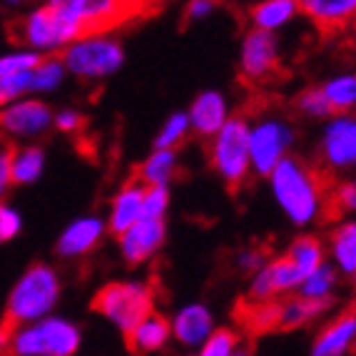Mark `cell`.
Here are the masks:
<instances>
[{"label":"cell","instance_id":"6da1fadb","mask_svg":"<svg viewBox=\"0 0 356 356\" xmlns=\"http://www.w3.org/2000/svg\"><path fill=\"white\" fill-rule=\"evenodd\" d=\"M60 280L48 264H33L13 286L6 312L0 316V356H10V344L15 334L28 324H35L58 304Z\"/></svg>","mask_w":356,"mask_h":356},{"label":"cell","instance_id":"7a4b0ae2","mask_svg":"<svg viewBox=\"0 0 356 356\" xmlns=\"http://www.w3.org/2000/svg\"><path fill=\"white\" fill-rule=\"evenodd\" d=\"M267 179L274 200L291 225L307 227L321 217L327 195H324V184L314 167L286 154L269 172Z\"/></svg>","mask_w":356,"mask_h":356},{"label":"cell","instance_id":"3957f363","mask_svg":"<svg viewBox=\"0 0 356 356\" xmlns=\"http://www.w3.org/2000/svg\"><path fill=\"white\" fill-rule=\"evenodd\" d=\"M83 38H88L85 25L53 6L38 8L13 25V40L33 50H60Z\"/></svg>","mask_w":356,"mask_h":356},{"label":"cell","instance_id":"277c9868","mask_svg":"<svg viewBox=\"0 0 356 356\" xmlns=\"http://www.w3.org/2000/svg\"><path fill=\"white\" fill-rule=\"evenodd\" d=\"M160 0H48V6L67 13L85 25L90 35H107L120 25L143 18Z\"/></svg>","mask_w":356,"mask_h":356},{"label":"cell","instance_id":"5b68a950","mask_svg":"<svg viewBox=\"0 0 356 356\" xmlns=\"http://www.w3.org/2000/svg\"><path fill=\"white\" fill-rule=\"evenodd\" d=\"M209 162L214 172L229 190H239L252 172L250 162V122L244 118H229L209 145Z\"/></svg>","mask_w":356,"mask_h":356},{"label":"cell","instance_id":"8992f818","mask_svg":"<svg viewBox=\"0 0 356 356\" xmlns=\"http://www.w3.org/2000/svg\"><path fill=\"white\" fill-rule=\"evenodd\" d=\"M92 309L127 337L154 312V291L143 282H110L95 294Z\"/></svg>","mask_w":356,"mask_h":356},{"label":"cell","instance_id":"52a82bcc","mask_svg":"<svg viewBox=\"0 0 356 356\" xmlns=\"http://www.w3.org/2000/svg\"><path fill=\"white\" fill-rule=\"evenodd\" d=\"M80 346V329L67 319H40L23 327L10 344V356H72Z\"/></svg>","mask_w":356,"mask_h":356},{"label":"cell","instance_id":"ba28073f","mask_svg":"<svg viewBox=\"0 0 356 356\" xmlns=\"http://www.w3.org/2000/svg\"><path fill=\"white\" fill-rule=\"evenodd\" d=\"M63 65L80 80H102L118 72L125 63V50L118 40L107 35H90L67 45Z\"/></svg>","mask_w":356,"mask_h":356},{"label":"cell","instance_id":"9c48e42d","mask_svg":"<svg viewBox=\"0 0 356 356\" xmlns=\"http://www.w3.org/2000/svg\"><path fill=\"white\" fill-rule=\"evenodd\" d=\"M294 143V127L284 118H261L250 125V162L252 172L259 177H269L274 167L289 154Z\"/></svg>","mask_w":356,"mask_h":356},{"label":"cell","instance_id":"30bf717a","mask_svg":"<svg viewBox=\"0 0 356 356\" xmlns=\"http://www.w3.org/2000/svg\"><path fill=\"white\" fill-rule=\"evenodd\" d=\"M319 162L329 172L356 170V115H337L327 122L319 143Z\"/></svg>","mask_w":356,"mask_h":356},{"label":"cell","instance_id":"8fae6325","mask_svg":"<svg viewBox=\"0 0 356 356\" xmlns=\"http://www.w3.org/2000/svg\"><path fill=\"white\" fill-rule=\"evenodd\" d=\"M280 65V42L274 33L252 28L242 40V53H239V72L244 80L261 83L269 75H274Z\"/></svg>","mask_w":356,"mask_h":356},{"label":"cell","instance_id":"7c38bea8","mask_svg":"<svg viewBox=\"0 0 356 356\" xmlns=\"http://www.w3.org/2000/svg\"><path fill=\"white\" fill-rule=\"evenodd\" d=\"M302 284V274L294 269L286 257L267 261L259 272L252 277L250 291H247V302H277V297L289 294L299 289Z\"/></svg>","mask_w":356,"mask_h":356},{"label":"cell","instance_id":"4fadbf2b","mask_svg":"<svg viewBox=\"0 0 356 356\" xmlns=\"http://www.w3.org/2000/svg\"><path fill=\"white\" fill-rule=\"evenodd\" d=\"M167 237V225L165 220H152V217H143L140 222L122 232L118 237L120 254L125 257L127 264H143V261L152 259L160 247L165 244Z\"/></svg>","mask_w":356,"mask_h":356},{"label":"cell","instance_id":"5bb4252c","mask_svg":"<svg viewBox=\"0 0 356 356\" xmlns=\"http://www.w3.org/2000/svg\"><path fill=\"white\" fill-rule=\"evenodd\" d=\"M53 118L55 115L50 113V107L45 102L23 100L0 113V130L15 137L42 135V132L53 125Z\"/></svg>","mask_w":356,"mask_h":356},{"label":"cell","instance_id":"9a60e30c","mask_svg":"<svg viewBox=\"0 0 356 356\" xmlns=\"http://www.w3.org/2000/svg\"><path fill=\"white\" fill-rule=\"evenodd\" d=\"M187 118H190L192 132L212 140V137L220 132V127L229 120L227 97L222 95L220 90H204V92H200V95L195 97V102L190 105Z\"/></svg>","mask_w":356,"mask_h":356},{"label":"cell","instance_id":"2e32d148","mask_svg":"<svg viewBox=\"0 0 356 356\" xmlns=\"http://www.w3.org/2000/svg\"><path fill=\"white\" fill-rule=\"evenodd\" d=\"M356 349V309H346L321 329L312 346V356H344Z\"/></svg>","mask_w":356,"mask_h":356},{"label":"cell","instance_id":"e0dca14e","mask_svg":"<svg viewBox=\"0 0 356 356\" xmlns=\"http://www.w3.org/2000/svg\"><path fill=\"white\" fill-rule=\"evenodd\" d=\"M143 200H145V184L140 179H132V182L120 187V192L113 197L110 217H107V229L113 232L115 237H120L135 222L143 220Z\"/></svg>","mask_w":356,"mask_h":356},{"label":"cell","instance_id":"ac0fdd59","mask_svg":"<svg viewBox=\"0 0 356 356\" xmlns=\"http://www.w3.org/2000/svg\"><path fill=\"white\" fill-rule=\"evenodd\" d=\"M105 234V222L97 217H80L67 227L58 239V254L60 257H85L100 244Z\"/></svg>","mask_w":356,"mask_h":356},{"label":"cell","instance_id":"d6986e66","mask_svg":"<svg viewBox=\"0 0 356 356\" xmlns=\"http://www.w3.org/2000/svg\"><path fill=\"white\" fill-rule=\"evenodd\" d=\"M170 324H172V337L184 346H202L214 334L212 314L202 304H187Z\"/></svg>","mask_w":356,"mask_h":356},{"label":"cell","instance_id":"ffe728a7","mask_svg":"<svg viewBox=\"0 0 356 356\" xmlns=\"http://www.w3.org/2000/svg\"><path fill=\"white\" fill-rule=\"evenodd\" d=\"M297 6L321 30H339L356 18V0H297Z\"/></svg>","mask_w":356,"mask_h":356},{"label":"cell","instance_id":"44dd1931","mask_svg":"<svg viewBox=\"0 0 356 356\" xmlns=\"http://www.w3.org/2000/svg\"><path fill=\"white\" fill-rule=\"evenodd\" d=\"M170 337H172V324L162 314L152 312V314L145 316L125 339L132 354L143 356V354H152V351H160L162 346L170 341Z\"/></svg>","mask_w":356,"mask_h":356},{"label":"cell","instance_id":"7402d4cb","mask_svg":"<svg viewBox=\"0 0 356 356\" xmlns=\"http://www.w3.org/2000/svg\"><path fill=\"white\" fill-rule=\"evenodd\" d=\"M299 15L297 0H261L252 8L250 20L257 30L277 33Z\"/></svg>","mask_w":356,"mask_h":356},{"label":"cell","instance_id":"603a6c76","mask_svg":"<svg viewBox=\"0 0 356 356\" xmlns=\"http://www.w3.org/2000/svg\"><path fill=\"white\" fill-rule=\"evenodd\" d=\"M329 252L346 277L356 280V220H346L334 227L332 237H329Z\"/></svg>","mask_w":356,"mask_h":356},{"label":"cell","instance_id":"cb8c5ba5","mask_svg":"<svg viewBox=\"0 0 356 356\" xmlns=\"http://www.w3.org/2000/svg\"><path fill=\"white\" fill-rule=\"evenodd\" d=\"M334 115H346L356 110V72H339L321 85Z\"/></svg>","mask_w":356,"mask_h":356},{"label":"cell","instance_id":"d4e9b609","mask_svg":"<svg viewBox=\"0 0 356 356\" xmlns=\"http://www.w3.org/2000/svg\"><path fill=\"white\" fill-rule=\"evenodd\" d=\"M284 257L294 264V269L302 274V280L309 277L312 272H316L321 264H327V261H324V242L312 237V234L294 239Z\"/></svg>","mask_w":356,"mask_h":356},{"label":"cell","instance_id":"484cf974","mask_svg":"<svg viewBox=\"0 0 356 356\" xmlns=\"http://www.w3.org/2000/svg\"><path fill=\"white\" fill-rule=\"evenodd\" d=\"M177 172V149H152L147 160L140 165V182L145 187L170 184Z\"/></svg>","mask_w":356,"mask_h":356},{"label":"cell","instance_id":"4316f807","mask_svg":"<svg viewBox=\"0 0 356 356\" xmlns=\"http://www.w3.org/2000/svg\"><path fill=\"white\" fill-rule=\"evenodd\" d=\"M327 307H329V304L312 302V299H304V297L282 299V302H280V324H277V329L304 327L307 321H312L314 316H319Z\"/></svg>","mask_w":356,"mask_h":356},{"label":"cell","instance_id":"83f0119b","mask_svg":"<svg viewBox=\"0 0 356 356\" xmlns=\"http://www.w3.org/2000/svg\"><path fill=\"white\" fill-rule=\"evenodd\" d=\"M239 316L247 332H272L280 324V302H244L239 307Z\"/></svg>","mask_w":356,"mask_h":356},{"label":"cell","instance_id":"f1b7e54d","mask_svg":"<svg viewBox=\"0 0 356 356\" xmlns=\"http://www.w3.org/2000/svg\"><path fill=\"white\" fill-rule=\"evenodd\" d=\"M42 170H45V152H42L40 147L13 149V160H10L13 182H18V184L35 182L42 175Z\"/></svg>","mask_w":356,"mask_h":356},{"label":"cell","instance_id":"f546056e","mask_svg":"<svg viewBox=\"0 0 356 356\" xmlns=\"http://www.w3.org/2000/svg\"><path fill=\"white\" fill-rule=\"evenodd\" d=\"M334 289H337V272H334V267H329V264H321L316 272H312L309 277L302 280V284H299V297L329 304L332 302Z\"/></svg>","mask_w":356,"mask_h":356},{"label":"cell","instance_id":"4dcf8cb0","mask_svg":"<svg viewBox=\"0 0 356 356\" xmlns=\"http://www.w3.org/2000/svg\"><path fill=\"white\" fill-rule=\"evenodd\" d=\"M190 132L192 127L187 113H172L154 137V149H177V145H182Z\"/></svg>","mask_w":356,"mask_h":356},{"label":"cell","instance_id":"1f68e13d","mask_svg":"<svg viewBox=\"0 0 356 356\" xmlns=\"http://www.w3.org/2000/svg\"><path fill=\"white\" fill-rule=\"evenodd\" d=\"M65 72L67 70H65V65H63V60L42 58L35 65V70H33V90H35V92H50V90H55L63 83Z\"/></svg>","mask_w":356,"mask_h":356},{"label":"cell","instance_id":"d6a6232c","mask_svg":"<svg viewBox=\"0 0 356 356\" xmlns=\"http://www.w3.org/2000/svg\"><path fill=\"white\" fill-rule=\"evenodd\" d=\"M297 107H299V113L307 115V118H312V120H324V118H329V115H334L327 97H324V92H321V88L302 90L297 97Z\"/></svg>","mask_w":356,"mask_h":356},{"label":"cell","instance_id":"836d02e7","mask_svg":"<svg viewBox=\"0 0 356 356\" xmlns=\"http://www.w3.org/2000/svg\"><path fill=\"white\" fill-rule=\"evenodd\" d=\"M167 209H170V184H152V187H145L143 217L165 220Z\"/></svg>","mask_w":356,"mask_h":356},{"label":"cell","instance_id":"e575fe53","mask_svg":"<svg viewBox=\"0 0 356 356\" xmlns=\"http://www.w3.org/2000/svg\"><path fill=\"white\" fill-rule=\"evenodd\" d=\"M42 60V55H38L35 50H25V53H13L0 58V80L3 77L20 75V72L35 70V65Z\"/></svg>","mask_w":356,"mask_h":356},{"label":"cell","instance_id":"d590c367","mask_svg":"<svg viewBox=\"0 0 356 356\" xmlns=\"http://www.w3.org/2000/svg\"><path fill=\"white\" fill-rule=\"evenodd\" d=\"M25 92H33V70L13 77H3L0 80V107L10 105L13 100H18Z\"/></svg>","mask_w":356,"mask_h":356},{"label":"cell","instance_id":"8d00e7d4","mask_svg":"<svg viewBox=\"0 0 356 356\" xmlns=\"http://www.w3.org/2000/svg\"><path fill=\"white\" fill-rule=\"evenodd\" d=\"M239 344V337L232 329H220L207 339L200 349V356H232Z\"/></svg>","mask_w":356,"mask_h":356},{"label":"cell","instance_id":"74e56055","mask_svg":"<svg viewBox=\"0 0 356 356\" xmlns=\"http://www.w3.org/2000/svg\"><path fill=\"white\" fill-rule=\"evenodd\" d=\"M332 207L341 214L356 212V177L344 179L332 195Z\"/></svg>","mask_w":356,"mask_h":356},{"label":"cell","instance_id":"f35d334b","mask_svg":"<svg viewBox=\"0 0 356 356\" xmlns=\"http://www.w3.org/2000/svg\"><path fill=\"white\" fill-rule=\"evenodd\" d=\"M23 227L20 214L8 204H0V242H10Z\"/></svg>","mask_w":356,"mask_h":356},{"label":"cell","instance_id":"ab89813d","mask_svg":"<svg viewBox=\"0 0 356 356\" xmlns=\"http://www.w3.org/2000/svg\"><path fill=\"white\" fill-rule=\"evenodd\" d=\"M217 8H220V0H190L187 8H184V20L187 23L207 20Z\"/></svg>","mask_w":356,"mask_h":356},{"label":"cell","instance_id":"60d3db41","mask_svg":"<svg viewBox=\"0 0 356 356\" xmlns=\"http://www.w3.org/2000/svg\"><path fill=\"white\" fill-rule=\"evenodd\" d=\"M53 125L63 132H77L83 127V115L75 113V110H63L53 118Z\"/></svg>","mask_w":356,"mask_h":356},{"label":"cell","instance_id":"b9f144b4","mask_svg":"<svg viewBox=\"0 0 356 356\" xmlns=\"http://www.w3.org/2000/svg\"><path fill=\"white\" fill-rule=\"evenodd\" d=\"M237 264L244 269V272L254 274L264 267V254H261V250H244V252H239Z\"/></svg>","mask_w":356,"mask_h":356},{"label":"cell","instance_id":"7bdbcfd3","mask_svg":"<svg viewBox=\"0 0 356 356\" xmlns=\"http://www.w3.org/2000/svg\"><path fill=\"white\" fill-rule=\"evenodd\" d=\"M10 160H13V149L10 147H0V197L6 195L8 187L13 184Z\"/></svg>","mask_w":356,"mask_h":356},{"label":"cell","instance_id":"ee69618b","mask_svg":"<svg viewBox=\"0 0 356 356\" xmlns=\"http://www.w3.org/2000/svg\"><path fill=\"white\" fill-rule=\"evenodd\" d=\"M8 3H18V0H8Z\"/></svg>","mask_w":356,"mask_h":356}]
</instances>
